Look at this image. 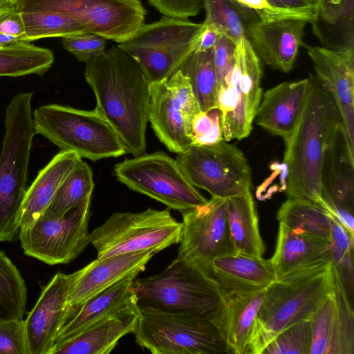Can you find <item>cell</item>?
Masks as SVG:
<instances>
[{"label":"cell","mask_w":354,"mask_h":354,"mask_svg":"<svg viewBox=\"0 0 354 354\" xmlns=\"http://www.w3.org/2000/svg\"><path fill=\"white\" fill-rule=\"evenodd\" d=\"M86 81L96 100L94 109L111 126L127 153H146L150 83L136 60L120 47L86 63Z\"/></svg>","instance_id":"cell-1"},{"label":"cell","mask_w":354,"mask_h":354,"mask_svg":"<svg viewBox=\"0 0 354 354\" xmlns=\"http://www.w3.org/2000/svg\"><path fill=\"white\" fill-rule=\"evenodd\" d=\"M310 88L301 116L285 142L284 188L288 198L314 202L335 217V207L323 183L327 151L340 115L333 98L316 76L310 75Z\"/></svg>","instance_id":"cell-2"},{"label":"cell","mask_w":354,"mask_h":354,"mask_svg":"<svg viewBox=\"0 0 354 354\" xmlns=\"http://www.w3.org/2000/svg\"><path fill=\"white\" fill-rule=\"evenodd\" d=\"M333 261L297 270L269 285L257 314L245 354H262L281 331L310 319L331 292Z\"/></svg>","instance_id":"cell-3"},{"label":"cell","mask_w":354,"mask_h":354,"mask_svg":"<svg viewBox=\"0 0 354 354\" xmlns=\"http://www.w3.org/2000/svg\"><path fill=\"white\" fill-rule=\"evenodd\" d=\"M133 288L139 309L209 320L220 327L224 335V296L201 270L176 258L158 274L135 278Z\"/></svg>","instance_id":"cell-4"},{"label":"cell","mask_w":354,"mask_h":354,"mask_svg":"<svg viewBox=\"0 0 354 354\" xmlns=\"http://www.w3.org/2000/svg\"><path fill=\"white\" fill-rule=\"evenodd\" d=\"M32 93L15 95L6 107L0 155V242L14 241L27 189L28 167L35 134Z\"/></svg>","instance_id":"cell-5"},{"label":"cell","mask_w":354,"mask_h":354,"mask_svg":"<svg viewBox=\"0 0 354 354\" xmlns=\"http://www.w3.org/2000/svg\"><path fill=\"white\" fill-rule=\"evenodd\" d=\"M35 134L61 151H73L92 161L121 156L127 151L111 126L96 111L68 106L43 105L32 112Z\"/></svg>","instance_id":"cell-6"},{"label":"cell","mask_w":354,"mask_h":354,"mask_svg":"<svg viewBox=\"0 0 354 354\" xmlns=\"http://www.w3.org/2000/svg\"><path fill=\"white\" fill-rule=\"evenodd\" d=\"M203 29V24L162 16L143 24L118 46L136 60L150 84L158 82L180 70L196 49Z\"/></svg>","instance_id":"cell-7"},{"label":"cell","mask_w":354,"mask_h":354,"mask_svg":"<svg viewBox=\"0 0 354 354\" xmlns=\"http://www.w3.org/2000/svg\"><path fill=\"white\" fill-rule=\"evenodd\" d=\"M136 343L153 354L232 353L215 323L185 314L139 309Z\"/></svg>","instance_id":"cell-8"},{"label":"cell","mask_w":354,"mask_h":354,"mask_svg":"<svg viewBox=\"0 0 354 354\" xmlns=\"http://www.w3.org/2000/svg\"><path fill=\"white\" fill-rule=\"evenodd\" d=\"M182 223L170 210L149 208L143 212H115L89 233L97 259L140 251L156 253L180 241Z\"/></svg>","instance_id":"cell-9"},{"label":"cell","mask_w":354,"mask_h":354,"mask_svg":"<svg viewBox=\"0 0 354 354\" xmlns=\"http://www.w3.org/2000/svg\"><path fill=\"white\" fill-rule=\"evenodd\" d=\"M261 61L248 37L236 44L232 66L218 88L216 108L220 111L223 140L248 137L262 97Z\"/></svg>","instance_id":"cell-10"},{"label":"cell","mask_w":354,"mask_h":354,"mask_svg":"<svg viewBox=\"0 0 354 354\" xmlns=\"http://www.w3.org/2000/svg\"><path fill=\"white\" fill-rule=\"evenodd\" d=\"M113 174L130 189L180 213L207 201L183 174L177 160L164 152L127 158L114 166Z\"/></svg>","instance_id":"cell-11"},{"label":"cell","mask_w":354,"mask_h":354,"mask_svg":"<svg viewBox=\"0 0 354 354\" xmlns=\"http://www.w3.org/2000/svg\"><path fill=\"white\" fill-rule=\"evenodd\" d=\"M176 160L189 182L212 197L227 199L250 191L248 160L236 145L224 140L209 145H192Z\"/></svg>","instance_id":"cell-12"},{"label":"cell","mask_w":354,"mask_h":354,"mask_svg":"<svg viewBox=\"0 0 354 354\" xmlns=\"http://www.w3.org/2000/svg\"><path fill=\"white\" fill-rule=\"evenodd\" d=\"M17 10L57 11L77 21L86 32L120 43L144 24L139 0H19Z\"/></svg>","instance_id":"cell-13"},{"label":"cell","mask_w":354,"mask_h":354,"mask_svg":"<svg viewBox=\"0 0 354 354\" xmlns=\"http://www.w3.org/2000/svg\"><path fill=\"white\" fill-rule=\"evenodd\" d=\"M91 196L63 216L41 215L28 227L20 229L24 254L51 266L76 259L89 243Z\"/></svg>","instance_id":"cell-14"},{"label":"cell","mask_w":354,"mask_h":354,"mask_svg":"<svg viewBox=\"0 0 354 354\" xmlns=\"http://www.w3.org/2000/svg\"><path fill=\"white\" fill-rule=\"evenodd\" d=\"M201 111L189 79L180 70L150 84L149 122L170 151L182 153L193 144L192 122Z\"/></svg>","instance_id":"cell-15"},{"label":"cell","mask_w":354,"mask_h":354,"mask_svg":"<svg viewBox=\"0 0 354 354\" xmlns=\"http://www.w3.org/2000/svg\"><path fill=\"white\" fill-rule=\"evenodd\" d=\"M181 214L182 232L176 258L205 273L215 258L236 253L230 233L227 199L212 197Z\"/></svg>","instance_id":"cell-16"},{"label":"cell","mask_w":354,"mask_h":354,"mask_svg":"<svg viewBox=\"0 0 354 354\" xmlns=\"http://www.w3.org/2000/svg\"><path fill=\"white\" fill-rule=\"evenodd\" d=\"M315 14L266 19L259 17L250 23L247 37L260 60L270 68L290 72L302 46L304 29Z\"/></svg>","instance_id":"cell-17"},{"label":"cell","mask_w":354,"mask_h":354,"mask_svg":"<svg viewBox=\"0 0 354 354\" xmlns=\"http://www.w3.org/2000/svg\"><path fill=\"white\" fill-rule=\"evenodd\" d=\"M353 321L352 305L335 270L333 290L310 318V354H353Z\"/></svg>","instance_id":"cell-18"},{"label":"cell","mask_w":354,"mask_h":354,"mask_svg":"<svg viewBox=\"0 0 354 354\" xmlns=\"http://www.w3.org/2000/svg\"><path fill=\"white\" fill-rule=\"evenodd\" d=\"M302 46L313 62L316 77L337 107L349 145L354 149V48Z\"/></svg>","instance_id":"cell-19"},{"label":"cell","mask_w":354,"mask_h":354,"mask_svg":"<svg viewBox=\"0 0 354 354\" xmlns=\"http://www.w3.org/2000/svg\"><path fill=\"white\" fill-rule=\"evenodd\" d=\"M68 274L56 273L42 287L40 296L24 321L30 354H50L69 311Z\"/></svg>","instance_id":"cell-20"},{"label":"cell","mask_w":354,"mask_h":354,"mask_svg":"<svg viewBox=\"0 0 354 354\" xmlns=\"http://www.w3.org/2000/svg\"><path fill=\"white\" fill-rule=\"evenodd\" d=\"M153 250L95 259L80 270L68 274L70 279L69 310L104 290L133 274L145 270L156 254Z\"/></svg>","instance_id":"cell-21"},{"label":"cell","mask_w":354,"mask_h":354,"mask_svg":"<svg viewBox=\"0 0 354 354\" xmlns=\"http://www.w3.org/2000/svg\"><path fill=\"white\" fill-rule=\"evenodd\" d=\"M310 88V78L281 83L266 91L255 116L256 123L287 141L301 116Z\"/></svg>","instance_id":"cell-22"},{"label":"cell","mask_w":354,"mask_h":354,"mask_svg":"<svg viewBox=\"0 0 354 354\" xmlns=\"http://www.w3.org/2000/svg\"><path fill=\"white\" fill-rule=\"evenodd\" d=\"M205 274L216 283L223 296L257 291L277 279L270 259L239 253L215 258Z\"/></svg>","instance_id":"cell-23"},{"label":"cell","mask_w":354,"mask_h":354,"mask_svg":"<svg viewBox=\"0 0 354 354\" xmlns=\"http://www.w3.org/2000/svg\"><path fill=\"white\" fill-rule=\"evenodd\" d=\"M138 274L128 276L78 307L70 310L57 335L54 346L73 338L97 322L115 313L137 306L133 280Z\"/></svg>","instance_id":"cell-24"},{"label":"cell","mask_w":354,"mask_h":354,"mask_svg":"<svg viewBox=\"0 0 354 354\" xmlns=\"http://www.w3.org/2000/svg\"><path fill=\"white\" fill-rule=\"evenodd\" d=\"M138 317V306L115 313L55 346L50 354H108L121 338L135 332Z\"/></svg>","instance_id":"cell-25"},{"label":"cell","mask_w":354,"mask_h":354,"mask_svg":"<svg viewBox=\"0 0 354 354\" xmlns=\"http://www.w3.org/2000/svg\"><path fill=\"white\" fill-rule=\"evenodd\" d=\"M270 260L277 279L297 270L333 261L331 244L295 233L279 223L275 251Z\"/></svg>","instance_id":"cell-26"},{"label":"cell","mask_w":354,"mask_h":354,"mask_svg":"<svg viewBox=\"0 0 354 354\" xmlns=\"http://www.w3.org/2000/svg\"><path fill=\"white\" fill-rule=\"evenodd\" d=\"M82 158L73 151H59L27 187L20 210V229L30 226L44 212L57 190Z\"/></svg>","instance_id":"cell-27"},{"label":"cell","mask_w":354,"mask_h":354,"mask_svg":"<svg viewBox=\"0 0 354 354\" xmlns=\"http://www.w3.org/2000/svg\"><path fill=\"white\" fill-rule=\"evenodd\" d=\"M354 149L341 123L337 128L326 156L323 183L335 207L353 212Z\"/></svg>","instance_id":"cell-28"},{"label":"cell","mask_w":354,"mask_h":354,"mask_svg":"<svg viewBox=\"0 0 354 354\" xmlns=\"http://www.w3.org/2000/svg\"><path fill=\"white\" fill-rule=\"evenodd\" d=\"M267 288L224 296V337L232 353L245 354Z\"/></svg>","instance_id":"cell-29"},{"label":"cell","mask_w":354,"mask_h":354,"mask_svg":"<svg viewBox=\"0 0 354 354\" xmlns=\"http://www.w3.org/2000/svg\"><path fill=\"white\" fill-rule=\"evenodd\" d=\"M230 233L236 253L262 257L265 245L260 234L251 192L227 198Z\"/></svg>","instance_id":"cell-30"},{"label":"cell","mask_w":354,"mask_h":354,"mask_svg":"<svg viewBox=\"0 0 354 354\" xmlns=\"http://www.w3.org/2000/svg\"><path fill=\"white\" fill-rule=\"evenodd\" d=\"M277 219L295 233L331 242L330 214L314 202L304 198H288L278 209Z\"/></svg>","instance_id":"cell-31"},{"label":"cell","mask_w":354,"mask_h":354,"mask_svg":"<svg viewBox=\"0 0 354 354\" xmlns=\"http://www.w3.org/2000/svg\"><path fill=\"white\" fill-rule=\"evenodd\" d=\"M53 53L30 42L20 41L0 46V77L43 75L54 62Z\"/></svg>","instance_id":"cell-32"},{"label":"cell","mask_w":354,"mask_h":354,"mask_svg":"<svg viewBox=\"0 0 354 354\" xmlns=\"http://www.w3.org/2000/svg\"><path fill=\"white\" fill-rule=\"evenodd\" d=\"M205 19L203 24L214 28L235 44L247 37L248 28L259 17L234 0H203Z\"/></svg>","instance_id":"cell-33"},{"label":"cell","mask_w":354,"mask_h":354,"mask_svg":"<svg viewBox=\"0 0 354 354\" xmlns=\"http://www.w3.org/2000/svg\"><path fill=\"white\" fill-rule=\"evenodd\" d=\"M180 71L188 77L201 110L208 111L216 108L218 82L213 48L195 50Z\"/></svg>","instance_id":"cell-34"},{"label":"cell","mask_w":354,"mask_h":354,"mask_svg":"<svg viewBox=\"0 0 354 354\" xmlns=\"http://www.w3.org/2000/svg\"><path fill=\"white\" fill-rule=\"evenodd\" d=\"M94 187L91 169L82 159L80 160L41 215L52 217L64 216L91 196Z\"/></svg>","instance_id":"cell-35"},{"label":"cell","mask_w":354,"mask_h":354,"mask_svg":"<svg viewBox=\"0 0 354 354\" xmlns=\"http://www.w3.org/2000/svg\"><path fill=\"white\" fill-rule=\"evenodd\" d=\"M25 281L12 261L0 250V319L22 320L26 310Z\"/></svg>","instance_id":"cell-36"},{"label":"cell","mask_w":354,"mask_h":354,"mask_svg":"<svg viewBox=\"0 0 354 354\" xmlns=\"http://www.w3.org/2000/svg\"><path fill=\"white\" fill-rule=\"evenodd\" d=\"M21 13L27 42L46 37H63L86 32L77 21L60 12L47 10Z\"/></svg>","instance_id":"cell-37"},{"label":"cell","mask_w":354,"mask_h":354,"mask_svg":"<svg viewBox=\"0 0 354 354\" xmlns=\"http://www.w3.org/2000/svg\"><path fill=\"white\" fill-rule=\"evenodd\" d=\"M354 0H348L342 14L333 24L313 17V31L324 45L332 50L354 48Z\"/></svg>","instance_id":"cell-38"},{"label":"cell","mask_w":354,"mask_h":354,"mask_svg":"<svg viewBox=\"0 0 354 354\" xmlns=\"http://www.w3.org/2000/svg\"><path fill=\"white\" fill-rule=\"evenodd\" d=\"M310 319L297 322L279 333L265 348V354H310Z\"/></svg>","instance_id":"cell-39"},{"label":"cell","mask_w":354,"mask_h":354,"mask_svg":"<svg viewBox=\"0 0 354 354\" xmlns=\"http://www.w3.org/2000/svg\"><path fill=\"white\" fill-rule=\"evenodd\" d=\"M106 39L91 32H82L62 37L63 47L80 62H88L100 56L106 46Z\"/></svg>","instance_id":"cell-40"},{"label":"cell","mask_w":354,"mask_h":354,"mask_svg":"<svg viewBox=\"0 0 354 354\" xmlns=\"http://www.w3.org/2000/svg\"><path fill=\"white\" fill-rule=\"evenodd\" d=\"M192 131V145H209L223 140L220 111L217 108L201 111L193 120Z\"/></svg>","instance_id":"cell-41"},{"label":"cell","mask_w":354,"mask_h":354,"mask_svg":"<svg viewBox=\"0 0 354 354\" xmlns=\"http://www.w3.org/2000/svg\"><path fill=\"white\" fill-rule=\"evenodd\" d=\"M0 354H30L24 319H0Z\"/></svg>","instance_id":"cell-42"},{"label":"cell","mask_w":354,"mask_h":354,"mask_svg":"<svg viewBox=\"0 0 354 354\" xmlns=\"http://www.w3.org/2000/svg\"><path fill=\"white\" fill-rule=\"evenodd\" d=\"M163 16L188 19L198 15L203 8V0H148Z\"/></svg>","instance_id":"cell-43"},{"label":"cell","mask_w":354,"mask_h":354,"mask_svg":"<svg viewBox=\"0 0 354 354\" xmlns=\"http://www.w3.org/2000/svg\"><path fill=\"white\" fill-rule=\"evenodd\" d=\"M236 44L227 37L219 35L213 48L218 88L230 71L234 57Z\"/></svg>","instance_id":"cell-44"},{"label":"cell","mask_w":354,"mask_h":354,"mask_svg":"<svg viewBox=\"0 0 354 354\" xmlns=\"http://www.w3.org/2000/svg\"><path fill=\"white\" fill-rule=\"evenodd\" d=\"M243 7L254 12L260 19L287 16L315 14V10H296L275 7L268 0H234Z\"/></svg>","instance_id":"cell-45"},{"label":"cell","mask_w":354,"mask_h":354,"mask_svg":"<svg viewBox=\"0 0 354 354\" xmlns=\"http://www.w3.org/2000/svg\"><path fill=\"white\" fill-rule=\"evenodd\" d=\"M348 0H317L314 18L333 24L342 14Z\"/></svg>","instance_id":"cell-46"},{"label":"cell","mask_w":354,"mask_h":354,"mask_svg":"<svg viewBox=\"0 0 354 354\" xmlns=\"http://www.w3.org/2000/svg\"><path fill=\"white\" fill-rule=\"evenodd\" d=\"M0 34L18 37L26 41L21 12L17 10L0 20Z\"/></svg>","instance_id":"cell-47"},{"label":"cell","mask_w":354,"mask_h":354,"mask_svg":"<svg viewBox=\"0 0 354 354\" xmlns=\"http://www.w3.org/2000/svg\"><path fill=\"white\" fill-rule=\"evenodd\" d=\"M272 6L288 10H315V5L310 0H268Z\"/></svg>","instance_id":"cell-48"},{"label":"cell","mask_w":354,"mask_h":354,"mask_svg":"<svg viewBox=\"0 0 354 354\" xmlns=\"http://www.w3.org/2000/svg\"><path fill=\"white\" fill-rule=\"evenodd\" d=\"M218 35V32L214 28L203 24V29L196 50H206L213 48Z\"/></svg>","instance_id":"cell-49"},{"label":"cell","mask_w":354,"mask_h":354,"mask_svg":"<svg viewBox=\"0 0 354 354\" xmlns=\"http://www.w3.org/2000/svg\"><path fill=\"white\" fill-rule=\"evenodd\" d=\"M17 5L15 0H0V20L17 10Z\"/></svg>","instance_id":"cell-50"},{"label":"cell","mask_w":354,"mask_h":354,"mask_svg":"<svg viewBox=\"0 0 354 354\" xmlns=\"http://www.w3.org/2000/svg\"><path fill=\"white\" fill-rule=\"evenodd\" d=\"M20 41H24L20 37L0 34V46Z\"/></svg>","instance_id":"cell-51"},{"label":"cell","mask_w":354,"mask_h":354,"mask_svg":"<svg viewBox=\"0 0 354 354\" xmlns=\"http://www.w3.org/2000/svg\"><path fill=\"white\" fill-rule=\"evenodd\" d=\"M311 2H313L315 5H316V3L317 0H310Z\"/></svg>","instance_id":"cell-52"},{"label":"cell","mask_w":354,"mask_h":354,"mask_svg":"<svg viewBox=\"0 0 354 354\" xmlns=\"http://www.w3.org/2000/svg\"><path fill=\"white\" fill-rule=\"evenodd\" d=\"M15 1H16L19 2V0H15Z\"/></svg>","instance_id":"cell-53"}]
</instances>
